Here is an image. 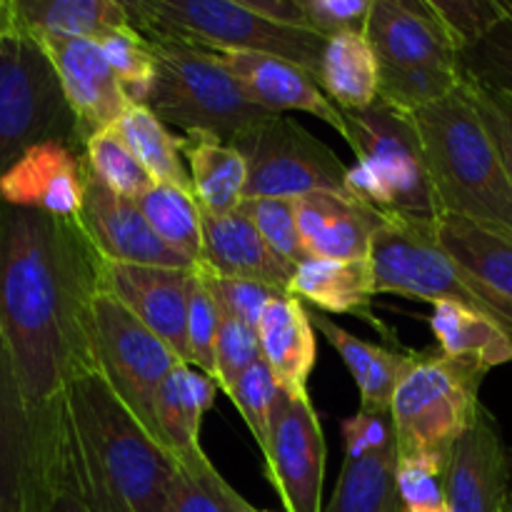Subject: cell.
I'll use <instances>...</instances> for the list:
<instances>
[{
  "mask_svg": "<svg viewBox=\"0 0 512 512\" xmlns=\"http://www.w3.org/2000/svg\"><path fill=\"white\" fill-rule=\"evenodd\" d=\"M165 512H253L255 508L218 473L205 453L183 460Z\"/></svg>",
  "mask_w": 512,
  "mask_h": 512,
  "instance_id": "cell-34",
  "label": "cell"
},
{
  "mask_svg": "<svg viewBox=\"0 0 512 512\" xmlns=\"http://www.w3.org/2000/svg\"><path fill=\"white\" fill-rule=\"evenodd\" d=\"M238 208L248 215L250 223L258 228V233L263 235L265 243L270 245V250H273L275 255H280L285 263L298 268L300 263H305V260L310 258L308 250H305L303 245V238H300L295 200L253 198L243 200Z\"/></svg>",
  "mask_w": 512,
  "mask_h": 512,
  "instance_id": "cell-39",
  "label": "cell"
},
{
  "mask_svg": "<svg viewBox=\"0 0 512 512\" xmlns=\"http://www.w3.org/2000/svg\"><path fill=\"white\" fill-rule=\"evenodd\" d=\"M295 210L305 250L323 260H370L375 235L390 218L345 193L305 195Z\"/></svg>",
  "mask_w": 512,
  "mask_h": 512,
  "instance_id": "cell-21",
  "label": "cell"
},
{
  "mask_svg": "<svg viewBox=\"0 0 512 512\" xmlns=\"http://www.w3.org/2000/svg\"><path fill=\"white\" fill-rule=\"evenodd\" d=\"M460 73L512 98V3L508 15L485 38L460 53Z\"/></svg>",
  "mask_w": 512,
  "mask_h": 512,
  "instance_id": "cell-38",
  "label": "cell"
},
{
  "mask_svg": "<svg viewBox=\"0 0 512 512\" xmlns=\"http://www.w3.org/2000/svg\"><path fill=\"white\" fill-rule=\"evenodd\" d=\"M98 45L113 73L118 75L130 103L145 105L155 80V53L150 40L130 23L100 35Z\"/></svg>",
  "mask_w": 512,
  "mask_h": 512,
  "instance_id": "cell-36",
  "label": "cell"
},
{
  "mask_svg": "<svg viewBox=\"0 0 512 512\" xmlns=\"http://www.w3.org/2000/svg\"><path fill=\"white\" fill-rule=\"evenodd\" d=\"M210 50V48H208ZM235 75L248 98L273 115L308 113L328 123L345 140V113L323 93L318 80L290 60L253 50H213Z\"/></svg>",
  "mask_w": 512,
  "mask_h": 512,
  "instance_id": "cell-18",
  "label": "cell"
},
{
  "mask_svg": "<svg viewBox=\"0 0 512 512\" xmlns=\"http://www.w3.org/2000/svg\"><path fill=\"white\" fill-rule=\"evenodd\" d=\"M253 512H268V510H258V508H255V510H253Z\"/></svg>",
  "mask_w": 512,
  "mask_h": 512,
  "instance_id": "cell-50",
  "label": "cell"
},
{
  "mask_svg": "<svg viewBox=\"0 0 512 512\" xmlns=\"http://www.w3.org/2000/svg\"><path fill=\"white\" fill-rule=\"evenodd\" d=\"M80 225L100 253V258L108 260V263L183 270L195 268L193 260L180 255L178 250L168 248L153 233L135 200L113 193L88 168V163H85V195Z\"/></svg>",
  "mask_w": 512,
  "mask_h": 512,
  "instance_id": "cell-13",
  "label": "cell"
},
{
  "mask_svg": "<svg viewBox=\"0 0 512 512\" xmlns=\"http://www.w3.org/2000/svg\"><path fill=\"white\" fill-rule=\"evenodd\" d=\"M68 448L60 488L93 512H165L178 465L108 385L100 368L65 395Z\"/></svg>",
  "mask_w": 512,
  "mask_h": 512,
  "instance_id": "cell-2",
  "label": "cell"
},
{
  "mask_svg": "<svg viewBox=\"0 0 512 512\" xmlns=\"http://www.w3.org/2000/svg\"><path fill=\"white\" fill-rule=\"evenodd\" d=\"M445 30L463 53L508 15V0H430Z\"/></svg>",
  "mask_w": 512,
  "mask_h": 512,
  "instance_id": "cell-43",
  "label": "cell"
},
{
  "mask_svg": "<svg viewBox=\"0 0 512 512\" xmlns=\"http://www.w3.org/2000/svg\"><path fill=\"white\" fill-rule=\"evenodd\" d=\"M430 330L438 340L440 353L475 365L485 373L512 363L510 335L478 310L440 300V303H433Z\"/></svg>",
  "mask_w": 512,
  "mask_h": 512,
  "instance_id": "cell-28",
  "label": "cell"
},
{
  "mask_svg": "<svg viewBox=\"0 0 512 512\" xmlns=\"http://www.w3.org/2000/svg\"><path fill=\"white\" fill-rule=\"evenodd\" d=\"M260 348L280 390L310 398L308 380L318 363V338L303 300L290 293L275 295L258 325Z\"/></svg>",
  "mask_w": 512,
  "mask_h": 512,
  "instance_id": "cell-24",
  "label": "cell"
},
{
  "mask_svg": "<svg viewBox=\"0 0 512 512\" xmlns=\"http://www.w3.org/2000/svg\"><path fill=\"white\" fill-rule=\"evenodd\" d=\"M40 143H65L85 153L53 63L18 23L13 3L0 0V180Z\"/></svg>",
  "mask_w": 512,
  "mask_h": 512,
  "instance_id": "cell-4",
  "label": "cell"
},
{
  "mask_svg": "<svg viewBox=\"0 0 512 512\" xmlns=\"http://www.w3.org/2000/svg\"><path fill=\"white\" fill-rule=\"evenodd\" d=\"M100 283L133 318L153 330L183 363H188V300L193 270L103 260Z\"/></svg>",
  "mask_w": 512,
  "mask_h": 512,
  "instance_id": "cell-16",
  "label": "cell"
},
{
  "mask_svg": "<svg viewBox=\"0 0 512 512\" xmlns=\"http://www.w3.org/2000/svg\"><path fill=\"white\" fill-rule=\"evenodd\" d=\"M185 168L200 210L210 215L233 213L245 198L248 163L233 143L208 133L178 135Z\"/></svg>",
  "mask_w": 512,
  "mask_h": 512,
  "instance_id": "cell-27",
  "label": "cell"
},
{
  "mask_svg": "<svg viewBox=\"0 0 512 512\" xmlns=\"http://www.w3.org/2000/svg\"><path fill=\"white\" fill-rule=\"evenodd\" d=\"M115 128L140 160V165L148 170L153 183L178 185L193 193L190 173L178 148V135L170 133L168 125L148 105H130L118 118Z\"/></svg>",
  "mask_w": 512,
  "mask_h": 512,
  "instance_id": "cell-31",
  "label": "cell"
},
{
  "mask_svg": "<svg viewBox=\"0 0 512 512\" xmlns=\"http://www.w3.org/2000/svg\"><path fill=\"white\" fill-rule=\"evenodd\" d=\"M290 295L315 305L320 313L355 315L378 330L393 348H403L398 335L375 315V273L370 260L308 258L295 268Z\"/></svg>",
  "mask_w": 512,
  "mask_h": 512,
  "instance_id": "cell-23",
  "label": "cell"
},
{
  "mask_svg": "<svg viewBox=\"0 0 512 512\" xmlns=\"http://www.w3.org/2000/svg\"><path fill=\"white\" fill-rule=\"evenodd\" d=\"M512 453L488 410H480L450 453V512H510Z\"/></svg>",
  "mask_w": 512,
  "mask_h": 512,
  "instance_id": "cell-17",
  "label": "cell"
},
{
  "mask_svg": "<svg viewBox=\"0 0 512 512\" xmlns=\"http://www.w3.org/2000/svg\"><path fill=\"white\" fill-rule=\"evenodd\" d=\"M33 38L53 63L65 100L78 120L83 143H88L100 130L113 128L133 103L125 95L98 40L55 38V35H33Z\"/></svg>",
  "mask_w": 512,
  "mask_h": 512,
  "instance_id": "cell-14",
  "label": "cell"
},
{
  "mask_svg": "<svg viewBox=\"0 0 512 512\" xmlns=\"http://www.w3.org/2000/svg\"><path fill=\"white\" fill-rule=\"evenodd\" d=\"M263 463L285 512H323L328 443L313 400L280 390Z\"/></svg>",
  "mask_w": 512,
  "mask_h": 512,
  "instance_id": "cell-11",
  "label": "cell"
},
{
  "mask_svg": "<svg viewBox=\"0 0 512 512\" xmlns=\"http://www.w3.org/2000/svg\"><path fill=\"white\" fill-rule=\"evenodd\" d=\"M220 308V305H218ZM215 360H218V388L230 398L240 375L263 360L258 330L245 325L228 310L220 308L218 325V345H215Z\"/></svg>",
  "mask_w": 512,
  "mask_h": 512,
  "instance_id": "cell-42",
  "label": "cell"
},
{
  "mask_svg": "<svg viewBox=\"0 0 512 512\" xmlns=\"http://www.w3.org/2000/svg\"><path fill=\"white\" fill-rule=\"evenodd\" d=\"M485 370L438 353H418L390 403L398 455L450 458L455 443L483 410Z\"/></svg>",
  "mask_w": 512,
  "mask_h": 512,
  "instance_id": "cell-8",
  "label": "cell"
},
{
  "mask_svg": "<svg viewBox=\"0 0 512 512\" xmlns=\"http://www.w3.org/2000/svg\"><path fill=\"white\" fill-rule=\"evenodd\" d=\"M203 265L223 278L250 280L290 293L295 268L270 250L240 208L225 215L203 213ZM198 265V263H195Z\"/></svg>",
  "mask_w": 512,
  "mask_h": 512,
  "instance_id": "cell-22",
  "label": "cell"
},
{
  "mask_svg": "<svg viewBox=\"0 0 512 512\" xmlns=\"http://www.w3.org/2000/svg\"><path fill=\"white\" fill-rule=\"evenodd\" d=\"M435 233L440 248L473 280L512 340V230L443 215Z\"/></svg>",
  "mask_w": 512,
  "mask_h": 512,
  "instance_id": "cell-20",
  "label": "cell"
},
{
  "mask_svg": "<svg viewBox=\"0 0 512 512\" xmlns=\"http://www.w3.org/2000/svg\"><path fill=\"white\" fill-rule=\"evenodd\" d=\"M233 145L248 163L243 200H300L313 193L350 195L348 168L290 115H268Z\"/></svg>",
  "mask_w": 512,
  "mask_h": 512,
  "instance_id": "cell-9",
  "label": "cell"
},
{
  "mask_svg": "<svg viewBox=\"0 0 512 512\" xmlns=\"http://www.w3.org/2000/svg\"><path fill=\"white\" fill-rule=\"evenodd\" d=\"M345 128V143L355 155V165L348 168L353 198L398 218H443L413 115L375 103L360 113H345Z\"/></svg>",
  "mask_w": 512,
  "mask_h": 512,
  "instance_id": "cell-5",
  "label": "cell"
},
{
  "mask_svg": "<svg viewBox=\"0 0 512 512\" xmlns=\"http://www.w3.org/2000/svg\"><path fill=\"white\" fill-rule=\"evenodd\" d=\"M313 33L335 38L343 33H365L373 0H300Z\"/></svg>",
  "mask_w": 512,
  "mask_h": 512,
  "instance_id": "cell-46",
  "label": "cell"
},
{
  "mask_svg": "<svg viewBox=\"0 0 512 512\" xmlns=\"http://www.w3.org/2000/svg\"><path fill=\"white\" fill-rule=\"evenodd\" d=\"M195 268L203 273L205 283L210 285L220 308L228 310L230 315H235V318L243 320L245 325H250V328L255 330H258L260 318H263L270 300H273L275 295H280V290L268 288V285L250 283V280L238 278H223V275L213 273V270L203 263H198Z\"/></svg>",
  "mask_w": 512,
  "mask_h": 512,
  "instance_id": "cell-44",
  "label": "cell"
},
{
  "mask_svg": "<svg viewBox=\"0 0 512 512\" xmlns=\"http://www.w3.org/2000/svg\"><path fill=\"white\" fill-rule=\"evenodd\" d=\"M85 163L113 193L123 198L138 200L153 185L148 170L140 165L115 125L100 130L85 143Z\"/></svg>",
  "mask_w": 512,
  "mask_h": 512,
  "instance_id": "cell-35",
  "label": "cell"
},
{
  "mask_svg": "<svg viewBox=\"0 0 512 512\" xmlns=\"http://www.w3.org/2000/svg\"><path fill=\"white\" fill-rule=\"evenodd\" d=\"M153 233L193 263L203 260V210L190 190L153 183L138 200Z\"/></svg>",
  "mask_w": 512,
  "mask_h": 512,
  "instance_id": "cell-33",
  "label": "cell"
},
{
  "mask_svg": "<svg viewBox=\"0 0 512 512\" xmlns=\"http://www.w3.org/2000/svg\"><path fill=\"white\" fill-rule=\"evenodd\" d=\"M85 195V153L65 143L30 148L0 180V203L80 220Z\"/></svg>",
  "mask_w": 512,
  "mask_h": 512,
  "instance_id": "cell-19",
  "label": "cell"
},
{
  "mask_svg": "<svg viewBox=\"0 0 512 512\" xmlns=\"http://www.w3.org/2000/svg\"><path fill=\"white\" fill-rule=\"evenodd\" d=\"M58 495L0 335V512H50Z\"/></svg>",
  "mask_w": 512,
  "mask_h": 512,
  "instance_id": "cell-12",
  "label": "cell"
},
{
  "mask_svg": "<svg viewBox=\"0 0 512 512\" xmlns=\"http://www.w3.org/2000/svg\"><path fill=\"white\" fill-rule=\"evenodd\" d=\"M365 38L378 65L460 73V50L430 0H373Z\"/></svg>",
  "mask_w": 512,
  "mask_h": 512,
  "instance_id": "cell-15",
  "label": "cell"
},
{
  "mask_svg": "<svg viewBox=\"0 0 512 512\" xmlns=\"http://www.w3.org/2000/svg\"><path fill=\"white\" fill-rule=\"evenodd\" d=\"M280 395V385L275 380L273 370L268 368V363L258 360L255 365H250L240 380L235 383L230 400H233L235 410L240 413V418L245 420L248 430L253 433L255 443H258L260 453L268 448V433H270V415H273V405Z\"/></svg>",
  "mask_w": 512,
  "mask_h": 512,
  "instance_id": "cell-41",
  "label": "cell"
},
{
  "mask_svg": "<svg viewBox=\"0 0 512 512\" xmlns=\"http://www.w3.org/2000/svg\"><path fill=\"white\" fill-rule=\"evenodd\" d=\"M395 445L368 458H345L338 488L323 512H405L395 480Z\"/></svg>",
  "mask_w": 512,
  "mask_h": 512,
  "instance_id": "cell-32",
  "label": "cell"
},
{
  "mask_svg": "<svg viewBox=\"0 0 512 512\" xmlns=\"http://www.w3.org/2000/svg\"><path fill=\"white\" fill-rule=\"evenodd\" d=\"M150 40V38H148ZM155 80L148 105L165 125L185 133H208L235 143L268 115L208 48L178 40H150Z\"/></svg>",
  "mask_w": 512,
  "mask_h": 512,
  "instance_id": "cell-7",
  "label": "cell"
},
{
  "mask_svg": "<svg viewBox=\"0 0 512 512\" xmlns=\"http://www.w3.org/2000/svg\"><path fill=\"white\" fill-rule=\"evenodd\" d=\"M100 273L103 258L80 220L0 203V335L58 488L68 448L65 395L78 375L98 368Z\"/></svg>",
  "mask_w": 512,
  "mask_h": 512,
  "instance_id": "cell-1",
  "label": "cell"
},
{
  "mask_svg": "<svg viewBox=\"0 0 512 512\" xmlns=\"http://www.w3.org/2000/svg\"><path fill=\"white\" fill-rule=\"evenodd\" d=\"M410 115L443 215L512 230V180L465 85Z\"/></svg>",
  "mask_w": 512,
  "mask_h": 512,
  "instance_id": "cell-3",
  "label": "cell"
},
{
  "mask_svg": "<svg viewBox=\"0 0 512 512\" xmlns=\"http://www.w3.org/2000/svg\"><path fill=\"white\" fill-rule=\"evenodd\" d=\"M220 308L213 290L205 283L203 273L193 268V283H190L188 300V365L198 368L218 383V360H215V345H218Z\"/></svg>",
  "mask_w": 512,
  "mask_h": 512,
  "instance_id": "cell-40",
  "label": "cell"
},
{
  "mask_svg": "<svg viewBox=\"0 0 512 512\" xmlns=\"http://www.w3.org/2000/svg\"><path fill=\"white\" fill-rule=\"evenodd\" d=\"M218 383L188 363H178L155 398V428L158 443L175 463L205 453L200 445L203 418L215 403Z\"/></svg>",
  "mask_w": 512,
  "mask_h": 512,
  "instance_id": "cell-26",
  "label": "cell"
},
{
  "mask_svg": "<svg viewBox=\"0 0 512 512\" xmlns=\"http://www.w3.org/2000/svg\"><path fill=\"white\" fill-rule=\"evenodd\" d=\"M243 3L248 5L253 13H258L260 18L270 20V23L285 25V28L310 30L300 0H243Z\"/></svg>",
  "mask_w": 512,
  "mask_h": 512,
  "instance_id": "cell-48",
  "label": "cell"
},
{
  "mask_svg": "<svg viewBox=\"0 0 512 512\" xmlns=\"http://www.w3.org/2000/svg\"><path fill=\"white\" fill-rule=\"evenodd\" d=\"M133 28L150 40H178L210 50L278 55L320 75L328 38L313 30L270 23L243 0H123Z\"/></svg>",
  "mask_w": 512,
  "mask_h": 512,
  "instance_id": "cell-6",
  "label": "cell"
},
{
  "mask_svg": "<svg viewBox=\"0 0 512 512\" xmlns=\"http://www.w3.org/2000/svg\"><path fill=\"white\" fill-rule=\"evenodd\" d=\"M318 85L343 113H360L378 103L380 65L365 33L328 38Z\"/></svg>",
  "mask_w": 512,
  "mask_h": 512,
  "instance_id": "cell-29",
  "label": "cell"
},
{
  "mask_svg": "<svg viewBox=\"0 0 512 512\" xmlns=\"http://www.w3.org/2000/svg\"><path fill=\"white\" fill-rule=\"evenodd\" d=\"M18 23L33 35L88 38L130 25L128 10L118 0H10Z\"/></svg>",
  "mask_w": 512,
  "mask_h": 512,
  "instance_id": "cell-30",
  "label": "cell"
},
{
  "mask_svg": "<svg viewBox=\"0 0 512 512\" xmlns=\"http://www.w3.org/2000/svg\"><path fill=\"white\" fill-rule=\"evenodd\" d=\"M310 320H313V328L328 340L330 348L343 358L345 368L353 375L360 393V410L390 415L395 390L403 383L408 370L413 368L418 353L360 340L358 335L348 333L343 325L330 320L325 313H310Z\"/></svg>",
  "mask_w": 512,
  "mask_h": 512,
  "instance_id": "cell-25",
  "label": "cell"
},
{
  "mask_svg": "<svg viewBox=\"0 0 512 512\" xmlns=\"http://www.w3.org/2000/svg\"><path fill=\"white\" fill-rule=\"evenodd\" d=\"M340 430H343L345 458L348 460L368 458V455L383 453V450H390L395 445L393 423H390V415L383 413L358 410V413L343 420Z\"/></svg>",
  "mask_w": 512,
  "mask_h": 512,
  "instance_id": "cell-47",
  "label": "cell"
},
{
  "mask_svg": "<svg viewBox=\"0 0 512 512\" xmlns=\"http://www.w3.org/2000/svg\"><path fill=\"white\" fill-rule=\"evenodd\" d=\"M93 340L100 373L158 443L155 398L183 360L103 288L93 303Z\"/></svg>",
  "mask_w": 512,
  "mask_h": 512,
  "instance_id": "cell-10",
  "label": "cell"
},
{
  "mask_svg": "<svg viewBox=\"0 0 512 512\" xmlns=\"http://www.w3.org/2000/svg\"><path fill=\"white\" fill-rule=\"evenodd\" d=\"M50 512H93V510L83 503V498H80L73 488L63 485V488L58 490V495H55L53 510Z\"/></svg>",
  "mask_w": 512,
  "mask_h": 512,
  "instance_id": "cell-49",
  "label": "cell"
},
{
  "mask_svg": "<svg viewBox=\"0 0 512 512\" xmlns=\"http://www.w3.org/2000/svg\"><path fill=\"white\" fill-rule=\"evenodd\" d=\"M463 85L465 90H468L478 115L483 118L485 128H488L490 135H493L495 145H498L500 150V158H503L505 163V170H508L512 180V98L510 95L500 93V90L485 88V85L475 83V80L465 78V75H463Z\"/></svg>",
  "mask_w": 512,
  "mask_h": 512,
  "instance_id": "cell-45",
  "label": "cell"
},
{
  "mask_svg": "<svg viewBox=\"0 0 512 512\" xmlns=\"http://www.w3.org/2000/svg\"><path fill=\"white\" fill-rule=\"evenodd\" d=\"M450 458L438 455H398L395 480L405 512H450L445 470Z\"/></svg>",
  "mask_w": 512,
  "mask_h": 512,
  "instance_id": "cell-37",
  "label": "cell"
}]
</instances>
